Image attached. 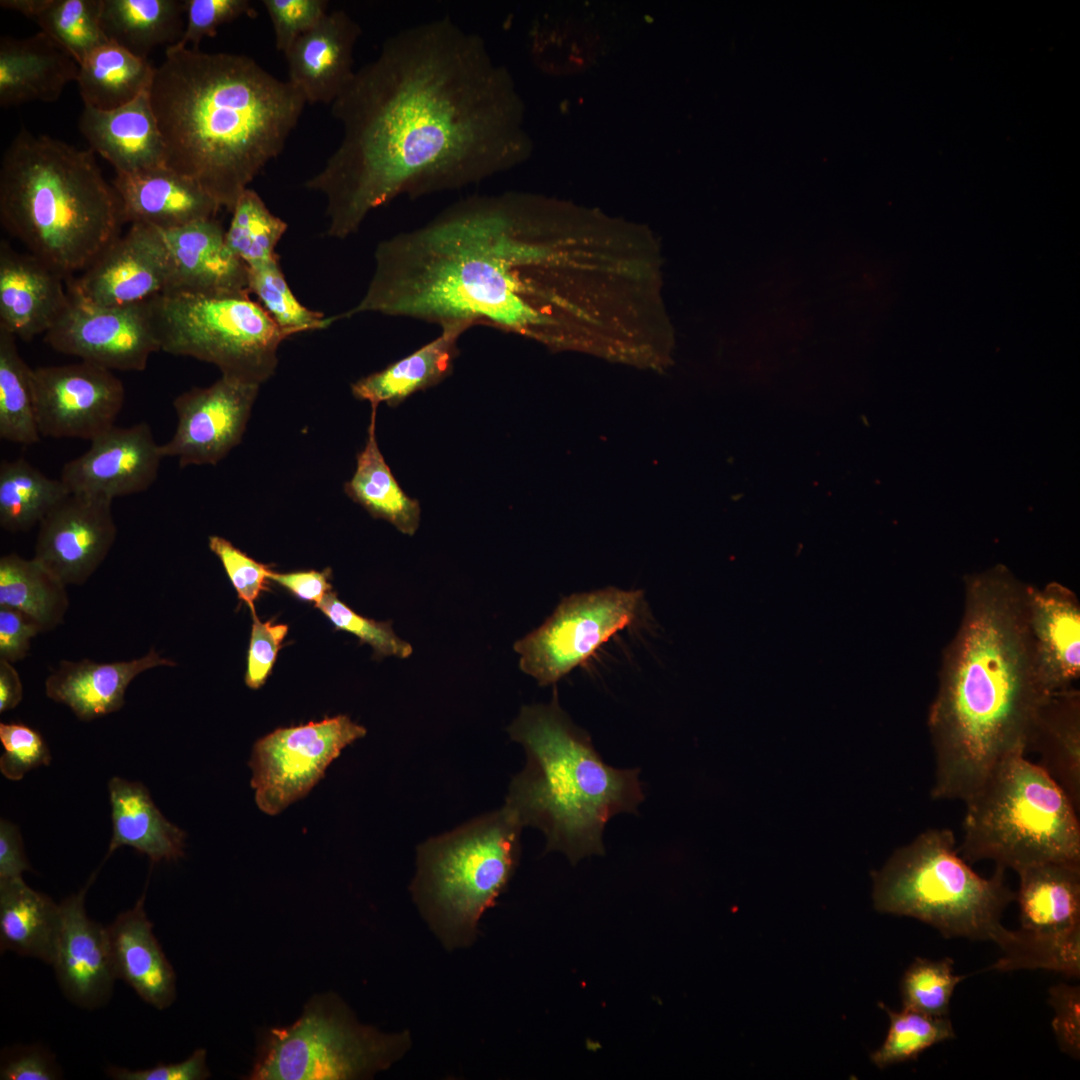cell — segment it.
<instances>
[{"label":"cell","instance_id":"1","mask_svg":"<svg viewBox=\"0 0 1080 1080\" xmlns=\"http://www.w3.org/2000/svg\"><path fill=\"white\" fill-rule=\"evenodd\" d=\"M331 114L340 144L305 187L325 197L326 235L337 239L400 196L478 184L527 151L509 72L482 36L447 16L387 37Z\"/></svg>","mask_w":1080,"mask_h":1080},{"label":"cell","instance_id":"2","mask_svg":"<svg viewBox=\"0 0 1080 1080\" xmlns=\"http://www.w3.org/2000/svg\"><path fill=\"white\" fill-rule=\"evenodd\" d=\"M374 261L363 297L342 318L467 321L556 351L595 342L615 286L609 242L583 238L564 205L514 192L460 199L381 241Z\"/></svg>","mask_w":1080,"mask_h":1080},{"label":"cell","instance_id":"3","mask_svg":"<svg viewBox=\"0 0 1080 1080\" xmlns=\"http://www.w3.org/2000/svg\"><path fill=\"white\" fill-rule=\"evenodd\" d=\"M1026 585L1003 565L964 578L961 622L943 652L927 727L931 797L967 800L1004 759L1026 753L1039 683Z\"/></svg>","mask_w":1080,"mask_h":1080},{"label":"cell","instance_id":"4","mask_svg":"<svg viewBox=\"0 0 1080 1080\" xmlns=\"http://www.w3.org/2000/svg\"><path fill=\"white\" fill-rule=\"evenodd\" d=\"M166 166L232 212L283 151L306 100L253 58L174 44L150 88Z\"/></svg>","mask_w":1080,"mask_h":1080},{"label":"cell","instance_id":"5","mask_svg":"<svg viewBox=\"0 0 1080 1080\" xmlns=\"http://www.w3.org/2000/svg\"><path fill=\"white\" fill-rule=\"evenodd\" d=\"M508 732L525 749L526 764L510 783L505 807L523 827L545 834L546 852H562L573 865L603 855L607 822L637 814L644 800L640 770L605 763L590 735L560 707L556 689L549 703L523 706Z\"/></svg>","mask_w":1080,"mask_h":1080},{"label":"cell","instance_id":"6","mask_svg":"<svg viewBox=\"0 0 1080 1080\" xmlns=\"http://www.w3.org/2000/svg\"><path fill=\"white\" fill-rule=\"evenodd\" d=\"M0 221L67 280L120 235V203L92 150L22 128L0 163Z\"/></svg>","mask_w":1080,"mask_h":1080},{"label":"cell","instance_id":"7","mask_svg":"<svg viewBox=\"0 0 1080 1080\" xmlns=\"http://www.w3.org/2000/svg\"><path fill=\"white\" fill-rule=\"evenodd\" d=\"M958 847L965 861L1018 871L1044 862H1080V822L1065 791L1038 763L1014 754L964 801Z\"/></svg>","mask_w":1080,"mask_h":1080},{"label":"cell","instance_id":"8","mask_svg":"<svg viewBox=\"0 0 1080 1080\" xmlns=\"http://www.w3.org/2000/svg\"><path fill=\"white\" fill-rule=\"evenodd\" d=\"M997 866L984 878L974 872L947 828H929L896 849L884 866L872 872L877 911L915 918L945 938L992 941L1004 928L1001 917L1015 900Z\"/></svg>","mask_w":1080,"mask_h":1080},{"label":"cell","instance_id":"9","mask_svg":"<svg viewBox=\"0 0 1080 1080\" xmlns=\"http://www.w3.org/2000/svg\"><path fill=\"white\" fill-rule=\"evenodd\" d=\"M523 826L505 806L430 838L417 849L411 892L446 949L470 946L519 862Z\"/></svg>","mask_w":1080,"mask_h":1080},{"label":"cell","instance_id":"10","mask_svg":"<svg viewBox=\"0 0 1080 1080\" xmlns=\"http://www.w3.org/2000/svg\"><path fill=\"white\" fill-rule=\"evenodd\" d=\"M160 350L211 363L222 375L261 385L289 335L249 292L168 291L147 302Z\"/></svg>","mask_w":1080,"mask_h":1080},{"label":"cell","instance_id":"11","mask_svg":"<svg viewBox=\"0 0 1080 1080\" xmlns=\"http://www.w3.org/2000/svg\"><path fill=\"white\" fill-rule=\"evenodd\" d=\"M408 1031L386 1034L358 1022L336 995L314 996L290 1026L263 1034L249 1079H367L410 1048Z\"/></svg>","mask_w":1080,"mask_h":1080},{"label":"cell","instance_id":"12","mask_svg":"<svg viewBox=\"0 0 1080 1080\" xmlns=\"http://www.w3.org/2000/svg\"><path fill=\"white\" fill-rule=\"evenodd\" d=\"M646 615L644 593L606 587L564 598L537 629L516 641L519 667L539 685H554L619 631Z\"/></svg>","mask_w":1080,"mask_h":1080},{"label":"cell","instance_id":"13","mask_svg":"<svg viewBox=\"0 0 1080 1080\" xmlns=\"http://www.w3.org/2000/svg\"><path fill=\"white\" fill-rule=\"evenodd\" d=\"M347 715L277 728L258 739L249 766L258 808L277 815L304 798L342 750L366 735Z\"/></svg>","mask_w":1080,"mask_h":1080},{"label":"cell","instance_id":"14","mask_svg":"<svg viewBox=\"0 0 1080 1080\" xmlns=\"http://www.w3.org/2000/svg\"><path fill=\"white\" fill-rule=\"evenodd\" d=\"M44 341L59 353L111 371H143L151 355L161 351L147 302L104 306L70 292Z\"/></svg>","mask_w":1080,"mask_h":1080},{"label":"cell","instance_id":"15","mask_svg":"<svg viewBox=\"0 0 1080 1080\" xmlns=\"http://www.w3.org/2000/svg\"><path fill=\"white\" fill-rule=\"evenodd\" d=\"M32 384L42 437L91 441L115 425L125 402L122 381L85 361L34 368Z\"/></svg>","mask_w":1080,"mask_h":1080},{"label":"cell","instance_id":"16","mask_svg":"<svg viewBox=\"0 0 1080 1080\" xmlns=\"http://www.w3.org/2000/svg\"><path fill=\"white\" fill-rule=\"evenodd\" d=\"M259 387L222 375L177 396V427L161 445L163 456L176 457L180 467L216 465L241 442Z\"/></svg>","mask_w":1080,"mask_h":1080},{"label":"cell","instance_id":"17","mask_svg":"<svg viewBox=\"0 0 1080 1080\" xmlns=\"http://www.w3.org/2000/svg\"><path fill=\"white\" fill-rule=\"evenodd\" d=\"M171 268L163 232L132 224L78 277L67 280L68 291L104 306L146 303L170 288Z\"/></svg>","mask_w":1080,"mask_h":1080},{"label":"cell","instance_id":"18","mask_svg":"<svg viewBox=\"0 0 1080 1080\" xmlns=\"http://www.w3.org/2000/svg\"><path fill=\"white\" fill-rule=\"evenodd\" d=\"M112 502L70 492L38 524L32 558L66 586L85 584L117 538Z\"/></svg>","mask_w":1080,"mask_h":1080},{"label":"cell","instance_id":"19","mask_svg":"<svg viewBox=\"0 0 1080 1080\" xmlns=\"http://www.w3.org/2000/svg\"><path fill=\"white\" fill-rule=\"evenodd\" d=\"M163 458L148 423L114 425L66 462L59 478L72 493L113 501L148 490L157 480Z\"/></svg>","mask_w":1080,"mask_h":1080},{"label":"cell","instance_id":"20","mask_svg":"<svg viewBox=\"0 0 1080 1080\" xmlns=\"http://www.w3.org/2000/svg\"><path fill=\"white\" fill-rule=\"evenodd\" d=\"M87 887L61 904V927L52 966L65 995L76 1005L105 1004L116 980L107 926L90 919L85 909Z\"/></svg>","mask_w":1080,"mask_h":1080},{"label":"cell","instance_id":"21","mask_svg":"<svg viewBox=\"0 0 1080 1080\" xmlns=\"http://www.w3.org/2000/svg\"><path fill=\"white\" fill-rule=\"evenodd\" d=\"M1026 604L1038 680L1046 695L1080 677V603L1067 586L1026 585Z\"/></svg>","mask_w":1080,"mask_h":1080},{"label":"cell","instance_id":"22","mask_svg":"<svg viewBox=\"0 0 1080 1080\" xmlns=\"http://www.w3.org/2000/svg\"><path fill=\"white\" fill-rule=\"evenodd\" d=\"M67 279L29 252L0 241V329L25 342L47 333L64 311Z\"/></svg>","mask_w":1080,"mask_h":1080},{"label":"cell","instance_id":"23","mask_svg":"<svg viewBox=\"0 0 1080 1080\" xmlns=\"http://www.w3.org/2000/svg\"><path fill=\"white\" fill-rule=\"evenodd\" d=\"M361 27L344 10L328 12L284 54L288 81L306 103L332 102L355 73L354 49Z\"/></svg>","mask_w":1080,"mask_h":1080},{"label":"cell","instance_id":"24","mask_svg":"<svg viewBox=\"0 0 1080 1080\" xmlns=\"http://www.w3.org/2000/svg\"><path fill=\"white\" fill-rule=\"evenodd\" d=\"M162 232L171 268L168 291L250 293L248 266L230 250L216 218Z\"/></svg>","mask_w":1080,"mask_h":1080},{"label":"cell","instance_id":"25","mask_svg":"<svg viewBox=\"0 0 1080 1080\" xmlns=\"http://www.w3.org/2000/svg\"><path fill=\"white\" fill-rule=\"evenodd\" d=\"M123 223L145 224L162 231L215 218L219 204L196 182L167 166L116 173Z\"/></svg>","mask_w":1080,"mask_h":1080},{"label":"cell","instance_id":"26","mask_svg":"<svg viewBox=\"0 0 1080 1080\" xmlns=\"http://www.w3.org/2000/svg\"><path fill=\"white\" fill-rule=\"evenodd\" d=\"M78 126L90 145L116 173L166 166V149L152 107L150 89L110 110L83 107Z\"/></svg>","mask_w":1080,"mask_h":1080},{"label":"cell","instance_id":"27","mask_svg":"<svg viewBox=\"0 0 1080 1080\" xmlns=\"http://www.w3.org/2000/svg\"><path fill=\"white\" fill-rule=\"evenodd\" d=\"M176 663L155 648L123 661L61 660L45 680V694L64 704L81 721H92L120 710L129 684L141 673Z\"/></svg>","mask_w":1080,"mask_h":1080},{"label":"cell","instance_id":"28","mask_svg":"<svg viewBox=\"0 0 1080 1080\" xmlns=\"http://www.w3.org/2000/svg\"><path fill=\"white\" fill-rule=\"evenodd\" d=\"M144 900L145 893L107 926L111 962L116 979L126 982L147 1004L163 1010L174 1002L176 977L153 933Z\"/></svg>","mask_w":1080,"mask_h":1080},{"label":"cell","instance_id":"29","mask_svg":"<svg viewBox=\"0 0 1080 1080\" xmlns=\"http://www.w3.org/2000/svg\"><path fill=\"white\" fill-rule=\"evenodd\" d=\"M77 62L46 34L0 38V106L53 102L76 81Z\"/></svg>","mask_w":1080,"mask_h":1080},{"label":"cell","instance_id":"30","mask_svg":"<svg viewBox=\"0 0 1080 1080\" xmlns=\"http://www.w3.org/2000/svg\"><path fill=\"white\" fill-rule=\"evenodd\" d=\"M467 321H455L440 326V334L411 354L380 371L371 373L351 385L352 395L368 401L371 407L380 403L396 407L411 395L434 387L453 371L459 355L458 341L470 328Z\"/></svg>","mask_w":1080,"mask_h":1080},{"label":"cell","instance_id":"31","mask_svg":"<svg viewBox=\"0 0 1080 1080\" xmlns=\"http://www.w3.org/2000/svg\"><path fill=\"white\" fill-rule=\"evenodd\" d=\"M108 793L112 819L108 854L129 846L154 863L183 856L186 833L161 813L144 784L114 776Z\"/></svg>","mask_w":1080,"mask_h":1080},{"label":"cell","instance_id":"32","mask_svg":"<svg viewBox=\"0 0 1080 1080\" xmlns=\"http://www.w3.org/2000/svg\"><path fill=\"white\" fill-rule=\"evenodd\" d=\"M1038 763L1080 810V692L1074 686L1041 702L1027 741Z\"/></svg>","mask_w":1080,"mask_h":1080},{"label":"cell","instance_id":"33","mask_svg":"<svg viewBox=\"0 0 1080 1080\" xmlns=\"http://www.w3.org/2000/svg\"><path fill=\"white\" fill-rule=\"evenodd\" d=\"M1016 873L1021 928L1056 933L1080 927V862H1044Z\"/></svg>","mask_w":1080,"mask_h":1080},{"label":"cell","instance_id":"34","mask_svg":"<svg viewBox=\"0 0 1080 1080\" xmlns=\"http://www.w3.org/2000/svg\"><path fill=\"white\" fill-rule=\"evenodd\" d=\"M61 907L22 877L0 880V948L52 965Z\"/></svg>","mask_w":1080,"mask_h":1080},{"label":"cell","instance_id":"35","mask_svg":"<svg viewBox=\"0 0 1080 1080\" xmlns=\"http://www.w3.org/2000/svg\"><path fill=\"white\" fill-rule=\"evenodd\" d=\"M376 407H371L364 448L356 456V469L344 491L372 517L412 536L419 528L421 507L404 492L382 455L376 438Z\"/></svg>","mask_w":1080,"mask_h":1080},{"label":"cell","instance_id":"36","mask_svg":"<svg viewBox=\"0 0 1080 1080\" xmlns=\"http://www.w3.org/2000/svg\"><path fill=\"white\" fill-rule=\"evenodd\" d=\"M184 16V0H102L101 21L109 41L146 59L156 47L179 42Z\"/></svg>","mask_w":1080,"mask_h":1080},{"label":"cell","instance_id":"37","mask_svg":"<svg viewBox=\"0 0 1080 1080\" xmlns=\"http://www.w3.org/2000/svg\"><path fill=\"white\" fill-rule=\"evenodd\" d=\"M78 66L76 82L84 105L101 110L120 107L149 90L156 71L148 59L111 41Z\"/></svg>","mask_w":1080,"mask_h":1080},{"label":"cell","instance_id":"38","mask_svg":"<svg viewBox=\"0 0 1080 1080\" xmlns=\"http://www.w3.org/2000/svg\"><path fill=\"white\" fill-rule=\"evenodd\" d=\"M66 588L34 558L16 553L0 558V606L27 614L39 624L42 633L63 623L69 609Z\"/></svg>","mask_w":1080,"mask_h":1080},{"label":"cell","instance_id":"39","mask_svg":"<svg viewBox=\"0 0 1080 1080\" xmlns=\"http://www.w3.org/2000/svg\"><path fill=\"white\" fill-rule=\"evenodd\" d=\"M70 491L60 478L45 475L24 458L0 463V526L27 532Z\"/></svg>","mask_w":1080,"mask_h":1080},{"label":"cell","instance_id":"40","mask_svg":"<svg viewBox=\"0 0 1080 1080\" xmlns=\"http://www.w3.org/2000/svg\"><path fill=\"white\" fill-rule=\"evenodd\" d=\"M994 943L1002 955L987 971L1045 969L1069 977L1080 975V927L1056 933L1004 927Z\"/></svg>","mask_w":1080,"mask_h":1080},{"label":"cell","instance_id":"41","mask_svg":"<svg viewBox=\"0 0 1080 1080\" xmlns=\"http://www.w3.org/2000/svg\"><path fill=\"white\" fill-rule=\"evenodd\" d=\"M16 339L0 329V438L31 445L42 436L36 416L32 368L19 354Z\"/></svg>","mask_w":1080,"mask_h":1080},{"label":"cell","instance_id":"42","mask_svg":"<svg viewBox=\"0 0 1080 1080\" xmlns=\"http://www.w3.org/2000/svg\"><path fill=\"white\" fill-rule=\"evenodd\" d=\"M231 213L225 239L240 260L253 267L279 259L276 246L288 225L269 210L255 190L246 189Z\"/></svg>","mask_w":1080,"mask_h":1080},{"label":"cell","instance_id":"43","mask_svg":"<svg viewBox=\"0 0 1080 1080\" xmlns=\"http://www.w3.org/2000/svg\"><path fill=\"white\" fill-rule=\"evenodd\" d=\"M101 11L102 0H49L35 21L40 31L79 65L93 50L109 42Z\"/></svg>","mask_w":1080,"mask_h":1080},{"label":"cell","instance_id":"44","mask_svg":"<svg viewBox=\"0 0 1080 1080\" xmlns=\"http://www.w3.org/2000/svg\"><path fill=\"white\" fill-rule=\"evenodd\" d=\"M880 1007L889 1017V1029L883 1044L870 1055L880 1069L916 1060L928 1048L956 1036L948 1016L936 1017L905 1008L894 1011L883 1003Z\"/></svg>","mask_w":1080,"mask_h":1080},{"label":"cell","instance_id":"45","mask_svg":"<svg viewBox=\"0 0 1080 1080\" xmlns=\"http://www.w3.org/2000/svg\"><path fill=\"white\" fill-rule=\"evenodd\" d=\"M249 290L261 306L289 337L307 331L321 330L338 320L304 306L291 291L281 270L279 259L248 267Z\"/></svg>","mask_w":1080,"mask_h":1080},{"label":"cell","instance_id":"46","mask_svg":"<svg viewBox=\"0 0 1080 1080\" xmlns=\"http://www.w3.org/2000/svg\"><path fill=\"white\" fill-rule=\"evenodd\" d=\"M953 966L949 957L915 958L900 982L903 1008L936 1017L948 1016L954 990L968 976L956 974Z\"/></svg>","mask_w":1080,"mask_h":1080},{"label":"cell","instance_id":"47","mask_svg":"<svg viewBox=\"0 0 1080 1080\" xmlns=\"http://www.w3.org/2000/svg\"><path fill=\"white\" fill-rule=\"evenodd\" d=\"M315 607L331 621L336 630L353 634L361 643L370 645L375 657L405 659L413 652L412 645L396 635L390 622H379L356 613L333 591L327 593Z\"/></svg>","mask_w":1080,"mask_h":1080},{"label":"cell","instance_id":"48","mask_svg":"<svg viewBox=\"0 0 1080 1080\" xmlns=\"http://www.w3.org/2000/svg\"><path fill=\"white\" fill-rule=\"evenodd\" d=\"M0 741L4 752L0 757V772L8 780L19 781L25 774L51 763V753L42 735L20 722L0 724Z\"/></svg>","mask_w":1080,"mask_h":1080},{"label":"cell","instance_id":"49","mask_svg":"<svg viewBox=\"0 0 1080 1080\" xmlns=\"http://www.w3.org/2000/svg\"><path fill=\"white\" fill-rule=\"evenodd\" d=\"M185 28L177 45L199 48L205 38L214 37L220 26L257 13L249 0H184Z\"/></svg>","mask_w":1080,"mask_h":1080},{"label":"cell","instance_id":"50","mask_svg":"<svg viewBox=\"0 0 1080 1080\" xmlns=\"http://www.w3.org/2000/svg\"><path fill=\"white\" fill-rule=\"evenodd\" d=\"M208 546L222 563L238 598L247 604L252 613H256L255 601L265 589L272 569L249 557L221 536H209Z\"/></svg>","mask_w":1080,"mask_h":1080},{"label":"cell","instance_id":"51","mask_svg":"<svg viewBox=\"0 0 1080 1080\" xmlns=\"http://www.w3.org/2000/svg\"><path fill=\"white\" fill-rule=\"evenodd\" d=\"M326 0H263L270 17L275 46L285 54L293 43L328 13Z\"/></svg>","mask_w":1080,"mask_h":1080},{"label":"cell","instance_id":"52","mask_svg":"<svg viewBox=\"0 0 1080 1080\" xmlns=\"http://www.w3.org/2000/svg\"><path fill=\"white\" fill-rule=\"evenodd\" d=\"M288 632L285 624H272L261 621L252 613V628L247 656L245 684L251 689H259L271 674L278 651Z\"/></svg>","mask_w":1080,"mask_h":1080},{"label":"cell","instance_id":"53","mask_svg":"<svg viewBox=\"0 0 1080 1080\" xmlns=\"http://www.w3.org/2000/svg\"><path fill=\"white\" fill-rule=\"evenodd\" d=\"M1049 1004L1054 1009L1052 1028L1060 1050L1079 1060L1080 988L1059 983L1049 988Z\"/></svg>","mask_w":1080,"mask_h":1080},{"label":"cell","instance_id":"54","mask_svg":"<svg viewBox=\"0 0 1080 1080\" xmlns=\"http://www.w3.org/2000/svg\"><path fill=\"white\" fill-rule=\"evenodd\" d=\"M61 1075L54 1056L42 1046H16L2 1053L1 1080H55Z\"/></svg>","mask_w":1080,"mask_h":1080},{"label":"cell","instance_id":"55","mask_svg":"<svg viewBox=\"0 0 1080 1080\" xmlns=\"http://www.w3.org/2000/svg\"><path fill=\"white\" fill-rule=\"evenodd\" d=\"M39 633L42 629L33 618L15 608L0 606V659L13 664L24 659Z\"/></svg>","mask_w":1080,"mask_h":1080},{"label":"cell","instance_id":"56","mask_svg":"<svg viewBox=\"0 0 1080 1080\" xmlns=\"http://www.w3.org/2000/svg\"><path fill=\"white\" fill-rule=\"evenodd\" d=\"M206 1055L205 1049H197L182 1062L136 1070L114 1066L108 1068L107 1074L115 1080H203L210 1076Z\"/></svg>","mask_w":1080,"mask_h":1080},{"label":"cell","instance_id":"57","mask_svg":"<svg viewBox=\"0 0 1080 1080\" xmlns=\"http://www.w3.org/2000/svg\"><path fill=\"white\" fill-rule=\"evenodd\" d=\"M331 574L330 568H326L322 571L309 570L288 573H279L271 570L268 575V580L277 583L299 600L313 602L316 605L327 593L332 591V586L329 582Z\"/></svg>","mask_w":1080,"mask_h":1080},{"label":"cell","instance_id":"58","mask_svg":"<svg viewBox=\"0 0 1080 1080\" xmlns=\"http://www.w3.org/2000/svg\"><path fill=\"white\" fill-rule=\"evenodd\" d=\"M31 870L18 827L7 819L0 820V880L22 877Z\"/></svg>","mask_w":1080,"mask_h":1080},{"label":"cell","instance_id":"59","mask_svg":"<svg viewBox=\"0 0 1080 1080\" xmlns=\"http://www.w3.org/2000/svg\"><path fill=\"white\" fill-rule=\"evenodd\" d=\"M23 698V686L13 663L0 659V713L14 709Z\"/></svg>","mask_w":1080,"mask_h":1080},{"label":"cell","instance_id":"60","mask_svg":"<svg viewBox=\"0 0 1080 1080\" xmlns=\"http://www.w3.org/2000/svg\"><path fill=\"white\" fill-rule=\"evenodd\" d=\"M48 1L49 0H1L0 6L35 20L46 7Z\"/></svg>","mask_w":1080,"mask_h":1080}]
</instances>
